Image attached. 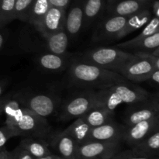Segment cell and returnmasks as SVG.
<instances>
[{"label":"cell","mask_w":159,"mask_h":159,"mask_svg":"<svg viewBox=\"0 0 159 159\" xmlns=\"http://www.w3.org/2000/svg\"><path fill=\"white\" fill-rule=\"evenodd\" d=\"M71 82L86 88L105 89L119 82L128 81L120 74L82 60L71 62L69 68Z\"/></svg>","instance_id":"1"},{"label":"cell","mask_w":159,"mask_h":159,"mask_svg":"<svg viewBox=\"0 0 159 159\" xmlns=\"http://www.w3.org/2000/svg\"><path fill=\"white\" fill-rule=\"evenodd\" d=\"M151 95L144 89L130 81L119 82L105 89L97 90V105L114 112L122 104L133 105L150 99Z\"/></svg>","instance_id":"2"},{"label":"cell","mask_w":159,"mask_h":159,"mask_svg":"<svg viewBox=\"0 0 159 159\" xmlns=\"http://www.w3.org/2000/svg\"><path fill=\"white\" fill-rule=\"evenodd\" d=\"M137 56V54L123 51L116 47H100L85 51L82 55L81 60L116 72L119 68Z\"/></svg>","instance_id":"3"},{"label":"cell","mask_w":159,"mask_h":159,"mask_svg":"<svg viewBox=\"0 0 159 159\" xmlns=\"http://www.w3.org/2000/svg\"><path fill=\"white\" fill-rule=\"evenodd\" d=\"M133 60L121 67L116 72L124 76L127 80L133 82L148 81L156 68L149 54L138 53Z\"/></svg>","instance_id":"4"},{"label":"cell","mask_w":159,"mask_h":159,"mask_svg":"<svg viewBox=\"0 0 159 159\" xmlns=\"http://www.w3.org/2000/svg\"><path fill=\"white\" fill-rule=\"evenodd\" d=\"M96 105V91H87L86 93L75 96L65 102L60 120H70L72 119H79L82 117Z\"/></svg>","instance_id":"5"},{"label":"cell","mask_w":159,"mask_h":159,"mask_svg":"<svg viewBox=\"0 0 159 159\" xmlns=\"http://www.w3.org/2000/svg\"><path fill=\"white\" fill-rule=\"evenodd\" d=\"M20 137L43 139L51 132V127L46 118L35 114L26 109L20 122L14 126Z\"/></svg>","instance_id":"6"},{"label":"cell","mask_w":159,"mask_h":159,"mask_svg":"<svg viewBox=\"0 0 159 159\" xmlns=\"http://www.w3.org/2000/svg\"><path fill=\"white\" fill-rule=\"evenodd\" d=\"M120 152V142L88 141L79 146L78 159H113Z\"/></svg>","instance_id":"7"},{"label":"cell","mask_w":159,"mask_h":159,"mask_svg":"<svg viewBox=\"0 0 159 159\" xmlns=\"http://www.w3.org/2000/svg\"><path fill=\"white\" fill-rule=\"evenodd\" d=\"M128 17L109 16L98 23L93 32V42H105L117 40L120 33L125 26Z\"/></svg>","instance_id":"8"},{"label":"cell","mask_w":159,"mask_h":159,"mask_svg":"<svg viewBox=\"0 0 159 159\" xmlns=\"http://www.w3.org/2000/svg\"><path fill=\"white\" fill-rule=\"evenodd\" d=\"M21 94L25 107L42 117L51 116L57 109V99L51 95L45 93L32 94L26 92H21Z\"/></svg>","instance_id":"9"},{"label":"cell","mask_w":159,"mask_h":159,"mask_svg":"<svg viewBox=\"0 0 159 159\" xmlns=\"http://www.w3.org/2000/svg\"><path fill=\"white\" fill-rule=\"evenodd\" d=\"M158 128H159V117L143 121L129 127L124 126L123 142L132 148L141 144Z\"/></svg>","instance_id":"10"},{"label":"cell","mask_w":159,"mask_h":159,"mask_svg":"<svg viewBox=\"0 0 159 159\" xmlns=\"http://www.w3.org/2000/svg\"><path fill=\"white\" fill-rule=\"evenodd\" d=\"M1 114L5 116L4 124L16 126L26 112L21 92L6 95L1 98Z\"/></svg>","instance_id":"11"},{"label":"cell","mask_w":159,"mask_h":159,"mask_svg":"<svg viewBox=\"0 0 159 159\" xmlns=\"http://www.w3.org/2000/svg\"><path fill=\"white\" fill-rule=\"evenodd\" d=\"M159 114L149 99L144 102L129 105L124 116L125 127L134 125L143 121L158 118Z\"/></svg>","instance_id":"12"},{"label":"cell","mask_w":159,"mask_h":159,"mask_svg":"<svg viewBox=\"0 0 159 159\" xmlns=\"http://www.w3.org/2000/svg\"><path fill=\"white\" fill-rule=\"evenodd\" d=\"M67 12L65 9L51 6L36 29L44 38L65 29Z\"/></svg>","instance_id":"13"},{"label":"cell","mask_w":159,"mask_h":159,"mask_svg":"<svg viewBox=\"0 0 159 159\" xmlns=\"http://www.w3.org/2000/svg\"><path fill=\"white\" fill-rule=\"evenodd\" d=\"M124 125H120L111 120L110 122L92 129L89 141L116 143L123 142Z\"/></svg>","instance_id":"14"},{"label":"cell","mask_w":159,"mask_h":159,"mask_svg":"<svg viewBox=\"0 0 159 159\" xmlns=\"http://www.w3.org/2000/svg\"><path fill=\"white\" fill-rule=\"evenodd\" d=\"M85 0H75L66 16L65 29L71 40L77 38L84 26Z\"/></svg>","instance_id":"15"},{"label":"cell","mask_w":159,"mask_h":159,"mask_svg":"<svg viewBox=\"0 0 159 159\" xmlns=\"http://www.w3.org/2000/svg\"><path fill=\"white\" fill-rule=\"evenodd\" d=\"M116 48L127 52L144 53V54H151L159 48V33L143 37L139 40L131 39L127 41L118 43Z\"/></svg>","instance_id":"16"},{"label":"cell","mask_w":159,"mask_h":159,"mask_svg":"<svg viewBox=\"0 0 159 159\" xmlns=\"http://www.w3.org/2000/svg\"><path fill=\"white\" fill-rule=\"evenodd\" d=\"M51 145L64 159H78L79 144L65 130L54 135Z\"/></svg>","instance_id":"17"},{"label":"cell","mask_w":159,"mask_h":159,"mask_svg":"<svg viewBox=\"0 0 159 159\" xmlns=\"http://www.w3.org/2000/svg\"><path fill=\"white\" fill-rule=\"evenodd\" d=\"M144 9H146V2L136 0H122L108 5V13L110 16L129 17Z\"/></svg>","instance_id":"18"},{"label":"cell","mask_w":159,"mask_h":159,"mask_svg":"<svg viewBox=\"0 0 159 159\" xmlns=\"http://www.w3.org/2000/svg\"><path fill=\"white\" fill-rule=\"evenodd\" d=\"M152 16L151 11L146 8V9L129 16L125 26L118 35L117 40H120V39L127 37L131 33L135 32L141 28L144 27L152 19Z\"/></svg>","instance_id":"19"},{"label":"cell","mask_w":159,"mask_h":159,"mask_svg":"<svg viewBox=\"0 0 159 159\" xmlns=\"http://www.w3.org/2000/svg\"><path fill=\"white\" fill-rule=\"evenodd\" d=\"M39 66L48 71H59L65 68L67 59L65 55L53 54L51 52H44L37 57Z\"/></svg>","instance_id":"20"},{"label":"cell","mask_w":159,"mask_h":159,"mask_svg":"<svg viewBox=\"0 0 159 159\" xmlns=\"http://www.w3.org/2000/svg\"><path fill=\"white\" fill-rule=\"evenodd\" d=\"M45 39L47 41L48 52L60 55H65L70 40V37L67 33L66 29L52 34Z\"/></svg>","instance_id":"21"},{"label":"cell","mask_w":159,"mask_h":159,"mask_svg":"<svg viewBox=\"0 0 159 159\" xmlns=\"http://www.w3.org/2000/svg\"><path fill=\"white\" fill-rule=\"evenodd\" d=\"M20 145L27 151L35 159L41 158L52 154L48 148V143L43 139L24 138Z\"/></svg>","instance_id":"22"},{"label":"cell","mask_w":159,"mask_h":159,"mask_svg":"<svg viewBox=\"0 0 159 159\" xmlns=\"http://www.w3.org/2000/svg\"><path fill=\"white\" fill-rule=\"evenodd\" d=\"M114 112H112L102 107L96 106L87 112L82 117L92 127H97L113 120Z\"/></svg>","instance_id":"23"},{"label":"cell","mask_w":159,"mask_h":159,"mask_svg":"<svg viewBox=\"0 0 159 159\" xmlns=\"http://www.w3.org/2000/svg\"><path fill=\"white\" fill-rule=\"evenodd\" d=\"M92 129L93 128L85 122L83 117H80L68 126L65 130V132L74 138L79 145H80L88 142Z\"/></svg>","instance_id":"24"},{"label":"cell","mask_w":159,"mask_h":159,"mask_svg":"<svg viewBox=\"0 0 159 159\" xmlns=\"http://www.w3.org/2000/svg\"><path fill=\"white\" fill-rule=\"evenodd\" d=\"M105 0H85L84 3V29L92 26L102 12Z\"/></svg>","instance_id":"25"},{"label":"cell","mask_w":159,"mask_h":159,"mask_svg":"<svg viewBox=\"0 0 159 159\" xmlns=\"http://www.w3.org/2000/svg\"><path fill=\"white\" fill-rule=\"evenodd\" d=\"M131 149L143 155L159 157V128L154 131L141 144L132 148Z\"/></svg>","instance_id":"26"},{"label":"cell","mask_w":159,"mask_h":159,"mask_svg":"<svg viewBox=\"0 0 159 159\" xmlns=\"http://www.w3.org/2000/svg\"><path fill=\"white\" fill-rule=\"evenodd\" d=\"M51 7L49 0H35L30 11L27 23L35 28L38 27Z\"/></svg>","instance_id":"27"},{"label":"cell","mask_w":159,"mask_h":159,"mask_svg":"<svg viewBox=\"0 0 159 159\" xmlns=\"http://www.w3.org/2000/svg\"><path fill=\"white\" fill-rule=\"evenodd\" d=\"M16 0H1L0 29L6 27L12 20H16Z\"/></svg>","instance_id":"28"},{"label":"cell","mask_w":159,"mask_h":159,"mask_svg":"<svg viewBox=\"0 0 159 159\" xmlns=\"http://www.w3.org/2000/svg\"><path fill=\"white\" fill-rule=\"evenodd\" d=\"M35 0H16V20L27 23L28 16Z\"/></svg>","instance_id":"29"},{"label":"cell","mask_w":159,"mask_h":159,"mask_svg":"<svg viewBox=\"0 0 159 159\" xmlns=\"http://www.w3.org/2000/svg\"><path fill=\"white\" fill-rule=\"evenodd\" d=\"M15 137H20L16 127L9 124H3L0 129V149L6 148L8 141Z\"/></svg>","instance_id":"30"},{"label":"cell","mask_w":159,"mask_h":159,"mask_svg":"<svg viewBox=\"0 0 159 159\" xmlns=\"http://www.w3.org/2000/svg\"><path fill=\"white\" fill-rule=\"evenodd\" d=\"M159 33V17H154L151 21L143 28L142 31L137 37H134L135 40H139L143 37H149Z\"/></svg>","instance_id":"31"},{"label":"cell","mask_w":159,"mask_h":159,"mask_svg":"<svg viewBox=\"0 0 159 159\" xmlns=\"http://www.w3.org/2000/svg\"><path fill=\"white\" fill-rule=\"evenodd\" d=\"M113 159H159V157L143 155V154L138 153L130 148L129 150L120 152Z\"/></svg>","instance_id":"32"},{"label":"cell","mask_w":159,"mask_h":159,"mask_svg":"<svg viewBox=\"0 0 159 159\" xmlns=\"http://www.w3.org/2000/svg\"><path fill=\"white\" fill-rule=\"evenodd\" d=\"M14 159H35L29 152L19 145L12 151Z\"/></svg>","instance_id":"33"},{"label":"cell","mask_w":159,"mask_h":159,"mask_svg":"<svg viewBox=\"0 0 159 159\" xmlns=\"http://www.w3.org/2000/svg\"><path fill=\"white\" fill-rule=\"evenodd\" d=\"M9 37V30L6 29V27L1 29V34H0V51H1V52H2L4 51L5 48L6 47Z\"/></svg>","instance_id":"34"},{"label":"cell","mask_w":159,"mask_h":159,"mask_svg":"<svg viewBox=\"0 0 159 159\" xmlns=\"http://www.w3.org/2000/svg\"><path fill=\"white\" fill-rule=\"evenodd\" d=\"M51 6L56 8H60L67 10V8L69 6L71 0H49Z\"/></svg>","instance_id":"35"},{"label":"cell","mask_w":159,"mask_h":159,"mask_svg":"<svg viewBox=\"0 0 159 159\" xmlns=\"http://www.w3.org/2000/svg\"><path fill=\"white\" fill-rule=\"evenodd\" d=\"M9 81L10 80L8 78L1 79V82H0V96H1V98L4 96L5 92L6 91V89L9 86Z\"/></svg>","instance_id":"36"},{"label":"cell","mask_w":159,"mask_h":159,"mask_svg":"<svg viewBox=\"0 0 159 159\" xmlns=\"http://www.w3.org/2000/svg\"><path fill=\"white\" fill-rule=\"evenodd\" d=\"M0 159H14L13 154L12 152H9L6 148L0 149Z\"/></svg>","instance_id":"37"},{"label":"cell","mask_w":159,"mask_h":159,"mask_svg":"<svg viewBox=\"0 0 159 159\" xmlns=\"http://www.w3.org/2000/svg\"><path fill=\"white\" fill-rule=\"evenodd\" d=\"M149 82L159 85V69H155L149 79Z\"/></svg>","instance_id":"38"},{"label":"cell","mask_w":159,"mask_h":159,"mask_svg":"<svg viewBox=\"0 0 159 159\" xmlns=\"http://www.w3.org/2000/svg\"><path fill=\"white\" fill-rule=\"evenodd\" d=\"M150 99H151V101L152 102L154 107H155V108L156 109V110L158 111V113L159 114V99H157V98L153 97V96H150Z\"/></svg>","instance_id":"39"},{"label":"cell","mask_w":159,"mask_h":159,"mask_svg":"<svg viewBox=\"0 0 159 159\" xmlns=\"http://www.w3.org/2000/svg\"><path fill=\"white\" fill-rule=\"evenodd\" d=\"M153 12L155 17H159V2H156L153 6Z\"/></svg>","instance_id":"40"},{"label":"cell","mask_w":159,"mask_h":159,"mask_svg":"<svg viewBox=\"0 0 159 159\" xmlns=\"http://www.w3.org/2000/svg\"><path fill=\"white\" fill-rule=\"evenodd\" d=\"M150 56L151 57H152V61H153L154 64H155V68H156L157 69H159V56H154L152 55V54H150Z\"/></svg>","instance_id":"41"},{"label":"cell","mask_w":159,"mask_h":159,"mask_svg":"<svg viewBox=\"0 0 159 159\" xmlns=\"http://www.w3.org/2000/svg\"><path fill=\"white\" fill-rule=\"evenodd\" d=\"M54 157H55V155H53V154H51V155H48V156L43 157V158H39V159H54Z\"/></svg>","instance_id":"42"},{"label":"cell","mask_w":159,"mask_h":159,"mask_svg":"<svg viewBox=\"0 0 159 159\" xmlns=\"http://www.w3.org/2000/svg\"><path fill=\"white\" fill-rule=\"evenodd\" d=\"M150 54H152V55H154V56H159V48L158 49L155 50V51H153L152 53H151Z\"/></svg>","instance_id":"43"},{"label":"cell","mask_w":159,"mask_h":159,"mask_svg":"<svg viewBox=\"0 0 159 159\" xmlns=\"http://www.w3.org/2000/svg\"><path fill=\"white\" fill-rule=\"evenodd\" d=\"M152 96H153V97H155V98H157V99H159V91L157 92L156 93H155V94H154Z\"/></svg>","instance_id":"44"},{"label":"cell","mask_w":159,"mask_h":159,"mask_svg":"<svg viewBox=\"0 0 159 159\" xmlns=\"http://www.w3.org/2000/svg\"><path fill=\"white\" fill-rule=\"evenodd\" d=\"M116 0H108V5L111 4V3H113L114 2H116Z\"/></svg>","instance_id":"45"},{"label":"cell","mask_w":159,"mask_h":159,"mask_svg":"<svg viewBox=\"0 0 159 159\" xmlns=\"http://www.w3.org/2000/svg\"><path fill=\"white\" fill-rule=\"evenodd\" d=\"M54 159H64V158H62L61 156H57V155H55V157H54Z\"/></svg>","instance_id":"46"},{"label":"cell","mask_w":159,"mask_h":159,"mask_svg":"<svg viewBox=\"0 0 159 159\" xmlns=\"http://www.w3.org/2000/svg\"><path fill=\"white\" fill-rule=\"evenodd\" d=\"M136 1H139V2H146L147 0H136Z\"/></svg>","instance_id":"47"}]
</instances>
